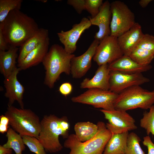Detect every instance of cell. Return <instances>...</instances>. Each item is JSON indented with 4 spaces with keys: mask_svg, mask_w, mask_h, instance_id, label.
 <instances>
[{
    "mask_svg": "<svg viewBox=\"0 0 154 154\" xmlns=\"http://www.w3.org/2000/svg\"><path fill=\"white\" fill-rule=\"evenodd\" d=\"M144 34L140 25L136 23L129 30L117 38L118 44L123 55H129Z\"/></svg>",
    "mask_w": 154,
    "mask_h": 154,
    "instance_id": "cell-16",
    "label": "cell"
},
{
    "mask_svg": "<svg viewBox=\"0 0 154 154\" xmlns=\"http://www.w3.org/2000/svg\"><path fill=\"white\" fill-rule=\"evenodd\" d=\"M129 56L134 61L141 65H149L154 58V54L147 50L135 48Z\"/></svg>",
    "mask_w": 154,
    "mask_h": 154,
    "instance_id": "cell-25",
    "label": "cell"
},
{
    "mask_svg": "<svg viewBox=\"0 0 154 154\" xmlns=\"http://www.w3.org/2000/svg\"><path fill=\"white\" fill-rule=\"evenodd\" d=\"M100 110L108 120L106 126L112 134L121 133L137 128L134 119L126 111L116 109L106 110L102 109Z\"/></svg>",
    "mask_w": 154,
    "mask_h": 154,
    "instance_id": "cell-9",
    "label": "cell"
},
{
    "mask_svg": "<svg viewBox=\"0 0 154 154\" xmlns=\"http://www.w3.org/2000/svg\"><path fill=\"white\" fill-rule=\"evenodd\" d=\"M20 71L16 67L8 76L5 78L4 84L5 89V96L8 98V106H13L15 101H17L21 108H24L23 101L25 88L17 78V75Z\"/></svg>",
    "mask_w": 154,
    "mask_h": 154,
    "instance_id": "cell-14",
    "label": "cell"
},
{
    "mask_svg": "<svg viewBox=\"0 0 154 154\" xmlns=\"http://www.w3.org/2000/svg\"><path fill=\"white\" fill-rule=\"evenodd\" d=\"M10 127L9 118L5 115H2L0 116V133H7Z\"/></svg>",
    "mask_w": 154,
    "mask_h": 154,
    "instance_id": "cell-33",
    "label": "cell"
},
{
    "mask_svg": "<svg viewBox=\"0 0 154 154\" xmlns=\"http://www.w3.org/2000/svg\"><path fill=\"white\" fill-rule=\"evenodd\" d=\"M67 4L72 6L79 14L85 10V0H68Z\"/></svg>",
    "mask_w": 154,
    "mask_h": 154,
    "instance_id": "cell-32",
    "label": "cell"
},
{
    "mask_svg": "<svg viewBox=\"0 0 154 154\" xmlns=\"http://www.w3.org/2000/svg\"><path fill=\"white\" fill-rule=\"evenodd\" d=\"M73 90V87L70 82H65L62 84L59 87L58 91L62 95L66 97L70 95Z\"/></svg>",
    "mask_w": 154,
    "mask_h": 154,
    "instance_id": "cell-34",
    "label": "cell"
},
{
    "mask_svg": "<svg viewBox=\"0 0 154 154\" xmlns=\"http://www.w3.org/2000/svg\"><path fill=\"white\" fill-rule=\"evenodd\" d=\"M49 37L48 30L40 28L35 34L20 46L17 58L18 64L24 59L27 55Z\"/></svg>",
    "mask_w": 154,
    "mask_h": 154,
    "instance_id": "cell-20",
    "label": "cell"
},
{
    "mask_svg": "<svg viewBox=\"0 0 154 154\" xmlns=\"http://www.w3.org/2000/svg\"><path fill=\"white\" fill-rule=\"evenodd\" d=\"M18 47L10 46L6 51L0 50V71L5 78L9 76L17 67Z\"/></svg>",
    "mask_w": 154,
    "mask_h": 154,
    "instance_id": "cell-21",
    "label": "cell"
},
{
    "mask_svg": "<svg viewBox=\"0 0 154 154\" xmlns=\"http://www.w3.org/2000/svg\"><path fill=\"white\" fill-rule=\"evenodd\" d=\"M149 81V79L141 73L127 74L110 71L109 90L119 94L129 88L140 86Z\"/></svg>",
    "mask_w": 154,
    "mask_h": 154,
    "instance_id": "cell-11",
    "label": "cell"
},
{
    "mask_svg": "<svg viewBox=\"0 0 154 154\" xmlns=\"http://www.w3.org/2000/svg\"><path fill=\"white\" fill-rule=\"evenodd\" d=\"M10 46L6 41L1 31L0 30V50H7L9 49Z\"/></svg>",
    "mask_w": 154,
    "mask_h": 154,
    "instance_id": "cell-36",
    "label": "cell"
},
{
    "mask_svg": "<svg viewBox=\"0 0 154 154\" xmlns=\"http://www.w3.org/2000/svg\"><path fill=\"white\" fill-rule=\"evenodd\" d=\"M74 56L58 44L52 45L42 62L45 70L44 84L52 88L61 74H71V61Z\"/></svg>",
    "mask_w": 154,
    "mask_h": 154,
    "instance_id": "cell-3",
    "label": "cell"
},
{
    "mask_svg": "<svg viewBox=\"0 0 154 154\" xmlns=\"http://www.w3.org/2000/svg\"><path fill=\"white\" fill-rule=\"evenodd\" d=\"M31 17L19 10L11 11L0 23V30L10 46H21L39 29Z\"/></svg>",
    "mask_w": 154,
    "mask_h": 154,
    "instance_id": "cell-1",
    "label": "cell"
},
{
    "mask_svg": "<svg viewBox=\"0 0 154 154\" xmlns=\"http://www.w3.org/2000/svg\"><path fill=\"white\" fill-rule=\"evenodd\" d=\"M142 143L143 145L147 148V154H154V143L149 135L143 137Z\"/></svg>",
    "mask_w": 154,
    "mask_h": 154,
    "instance_id": "cell-35",
    "label": "cell"
},
{
    "mask_svg": "<svg viewBox=\"0 0 154 154\" xmlns=\"http://www.w3.org/2000/svg\"><path fill=\"white\" fill-rule=\"evenodd\" d=\"M25 145L35 154H46L44 147L37 138L27 135L22 136Z\"/></svg>",
    "mask_w": 154,
    "mask_h": 154,
    "instance_id": "cell-29",
    "label": "cell"
},
{
    "mask_svg": "<svg viewBox=\"0 0 154 154\" xmlns=\"http://www.w3.org/2000/svg\"><path fill=\"white\" fill-rule=\"evenodd\" d=\"M152 0H141L139 1V4L143 8L146 7Z\"/></svg>",
    "mask_w": 154,
    "mask_h": 154,
    "instance_id": "cell-38",
    "label": "cell"
},
{
    "mask_svg": "<svg viewBox=\"0 0 154 154\" xmlns=\"http://www.w3.org/2000/svg\"><path fill=\"white\" fill-rule=\"evenodd\" d=\"M12 151V149L6 148L3 145H0V154H11Z\"/></svg>",
    "mask_w": 154,
    "mask_h": 154,
    "instance_id": "cell-37",
    "label": "cell"
},
{
    "mask_svg": "<svg viewBox=\"0 0 154 154\" xmlns=\"http://www.w3.org/2000/svg\"><path fill=\"white\" fill-rule=\"evenodd\" d=\"M4 115L9 119V125L22 136L27 135L38 138L41 130V121L32 110L8 106Z\"/></svg>",
    "mask_w": 154,
    "mask_h": 154,
    "instance_id": "cell-5",
    "label": "cell"
},
{
    "mask_svg": "<svg viewBox=\"0 0 154 154\" xmlns=\"http://www.w3.org/2000/svg\"><path fill=\"white\" fill-rule=\"evenodd\" d=\"M154 104V90L149 91L140 86L129 88L118 94L115 109L126 111L137 108L149 109Z\"/></svg>",
    "mask_w": 154,
    "mask_h": 154,
    "instance_id": "cell-6",
    "label": "cell"
},
{
    "mask_svg": "<svg viewBox=\"0 0 154 154\" xmlns=\"http://www.w3.org/2000/svg\"><path fill=\"white\" fill-rule=\"evenodd\" d=\"M85 10L91 15V17H95L100 11L103 4L102 0H85Z\"/></svg>",
    "mask_w": 154,
    "mask_h": 154,
    "instance_id": "cell-31",
    "label": "cell"
},
{
    "mask_svg": "<svg viewBox=\"0 0 154 154\" xmlns=\"http://www.w3.org/2000/svg\"><path fill=\"white\" fill-rule=\"evenodd\" d=\"M136 48L147 50L154 54V36L149 34H144Z\"/></svg>",
    "mask_w": 154,
    "mask_h": 154,
    "instance_id": "cell-30",
    "label": "cell"
},
{
    "mask_svg": "<svg viewBox=\"0 0 154 154\" xmlns=\"http://www.w3.org/2000/svg\"><path fill=\"white\" fill-rule=\"evenodd\" d=\"M108 68L110 71L135 74L147 71L152 68V66L150 64L147 65L140 64L133 60L129 56L123 55L108 64Z\"/></svg>",
    "mask_w": 154,
    "mask_h": 154,
    "instance_id": "cell-18",
    "label": "cell"
},
{
    "mask_svg": "<svg viewBox=\"0 0 154 154\" xmlns=\"http://www.w3.org/2000/svg\"><path fill=\"white\" fill-rule=\"evenodd\" d=\"M92 25L99 27L98 31L94 36V39L100 42L110 35V25L112 18L110 3L107 0L103 4L98 14L94 17H88Z\"/></svg>",
    "mask_w": 154,
    "mask_h": 154,
    "instance_id": "cell-15",
    "label": "cell"
},
{
    "mask_svg": "<svg viewBox=\"0 0 154 154\" xmlns=\"http://www.w3.org/2000/svg\"><path fill=\"white\" fill-rule=\"evenodd\" d=\"M97 125L98 127L97 133L87 141H79L75 134L69 135L64 143V147L70 150L68 154H103L112 133L103 122L99 121Z\"/></svg>",
    "mask_w": 154,
    "mask_h": 154,
    "instance_id": "cell-4",
    "label": "cell"
},
{
    "mask_svg": "<svg viewBox=\"0 0 154 154\" xmlns=\"http://www.w3.org/2000/svg\"><path fill=\"white\" fill-rule=\"evenodd\" d=\"M91 25L89 19L84 17L80 23L74 24L70 30L65 31H61L57 33L59 40L67 53L73 54L75 52L77 48V42L80 36Z\"/></svg>",
    "mask_w": 154,
    "mask_h": 154,
    "instance_id": "cell-12",
    "label": "cell"
},
{
    "mask_svg": "<svg viewBox=\"0 0 154 154\" xmlns=\"http://www.w3.org/2000/svg\"><path fill=\"white\" fill-rule=\"evenodd\" d=\"M112 18L110 35L117 38L129 30L136 23L134 13L123 2L110 3Z\"/></svg>",
    "mask_w": 154,
    "mask_h": 154,
    "instance_id": "cell-7",
    "label": "cell"
},
{
    "mask_svg": "<svg viewBox=\"0 0 154 154\" xmlns=\"http://www.w3.org/2000/svg\"><path fill=\"white\" fill-rule=\"evenodd\" d=\"M6 136L7 140L3 146L12 149L16 154H22L23 152L25 149V146L22 136L11 127L9 128Z\"/></svg>",
    "mask_w": 154,
    "mask_h": 154,
    "instance_id": "cell-24",
    "label": "cell"
},
{
    "mask_svg": "<svg viewBox=\"0 0 154 154\" xmlns=\"http://www.w3.org/2000/svg\"><path fill=\"white\" fill-rule=\"evenodd\" d=\"M23 2L22 0H0V23L11 11L20 10Z\"/></svg>",
    "mask_w": 154,
    "mask_h": 154,
    "instance_id": "cell-26",
    "label": "cell"
},
{
    "mask_svg": "<svg viewBox=\"0 0 154 154\" xmlns=\"http://www.w3.org/2000/svg\"><path fill=\"white\" fill-rule=\"evenodd\" d=\"M75 135L80 141L84 142L93 138L98 131L97 125L90 121L77 123L74 126Z\"/></svg>",
    "mask_w": 154,
    "mask_h": 154,
    "instance_id": "cell-23",
    "label": "cell"
},
{
    "mask_svg": "<svg viewBox=\"0 0 154 154\" xmlns=\"http://www.w3.org/2000/svg\"><path fill=\"white\" fill-rule=\"evenodd\" d=\"M110 72L108 64H104L99 66L92 78H86L83 80L80 84V88H97L109 90Z\"/></svg>",
    "mask_w": 154,
    "mask_h": 154,
    "instance_id": "cell-17",
    "label": "cell"
},
{
    "mask_svg": "<svg viewBox=\"0 0 154 154\" xmlns=\"http://www.w3.org/2000/svg\"><path fill=\"white\" fill-rule=\"evenodd\" d=\"M141 140L135 133L131 132L129 133L124 154H145L140 146Z\"/></svg>",
    "mask_w": 154,
    "mask_h": 154,
    "instance_id": "cell-27",
    "label": "cell"
},
{
    "mask_svg": "<svg viewBox=\"0 0 154 154\" xmlns=\"http://www.w3.org/2000/svg\"><path fill=\"white\" fill-rule=\"evenodd\" d=\"M123 55L117 38L110 35L100 42L93 59L100 66L104 64H109Z\"/></svg>",
    "mask_w": 154,
    "mask_h": 154,
    "instance_id": "cell-10",
    "label": "cell"
},
{
    "mask_svg": "<svg viewBox=\"0 0 154 154\" xmlns=\"http://www.w3.org/2000/svg\"><path fill=\"white\" fill-rule=\"evenodd\" d=\"M140 126L145 129L148 135L151 133L154 137V106L148 112L143 113V117L140 120Z\"/></svg>",
    "mask_w": 154,
    "mask_h": 154,
    "instance_id": "cell-28",
    "label": "cell"
},
{
    "mask_svg": "<svg viewBox=\"0 0 154 154\" xmlns=\"http://www.w3.org/2000/svg\"><path fill=\"white\" fill-rule=\"evenodd\" d=\"M41 130L38 139L46 152L56 153L60 151L63 147L59 137L66 139L69 136L70 124L65 116L59 117L54 114L45 115L41 120Z\"/></svg>",
    "mask_w": 154,
    "mask_h": 154,
    "instance_id": "cell-2",
    "label": "cell"
},
{
    "mask_svg": "<svg viewBox=\"0 0 154 154\" xmlns=\"http://www.w3.org/2000/svg\"><path fill=\"white\" fill-rule=\"evenodd\" d=\"M100 42L94 39L87 50L82 55L74 57L70 62L71 74L73 78L78 79L84 76L91 67L94 57Z\"/></svg>",
    "mask_w": 154,
    "mask_h": 154,
    "instance_id": "cell-13",
    "label": "cell"
},
{
    "mask_svg": "<svg viewBox=\"0 0 154 154\" xmlns=\"http://www.w3.org/2000/svg\"><path fill=\"white\" fill-rule=\"evenodd\" d=\"M118 95L109 90L92 88L72 97L71 100L73 102L91 105L95 108L112 110L115 109L114 104Z\"/></svg>",
    "mask_w": 154,
    "mask_h": 154,
    "instance_id": "cell-8",
    "label": "cell"
},
{
    "mask_svg": "<svg viewBox=\"0 0 154 154\" xmlns=\"http://www.w3.org/2000/svg\"><path fill=\"white\" fill-rule=\"evenodd\" d=\"M49 44L50 38L48 37L29 53L23 61L18 64L20 71L26 70L42 62L48 51Z\"/></svg>",
    "mask_w": 154,
    "mask_h": 154,
    "instance_id": "cell-19",
    "label": "cell"
},
{
    "mask_svg": "<svg viewBox=\"0 0 154 154\" xmlns=\"http://www.w3.org/2000/svg\"><path fill=\"white\" fill-rule=\"evenodd\" d=\"M128 132L112 134L103 154H124L127 147Z\"/></svg>",
    "mask_w": 154,
    "mask_h": 154,
    "instance_id": "cell-22",
    "label": "cell"
}]
</instances>
